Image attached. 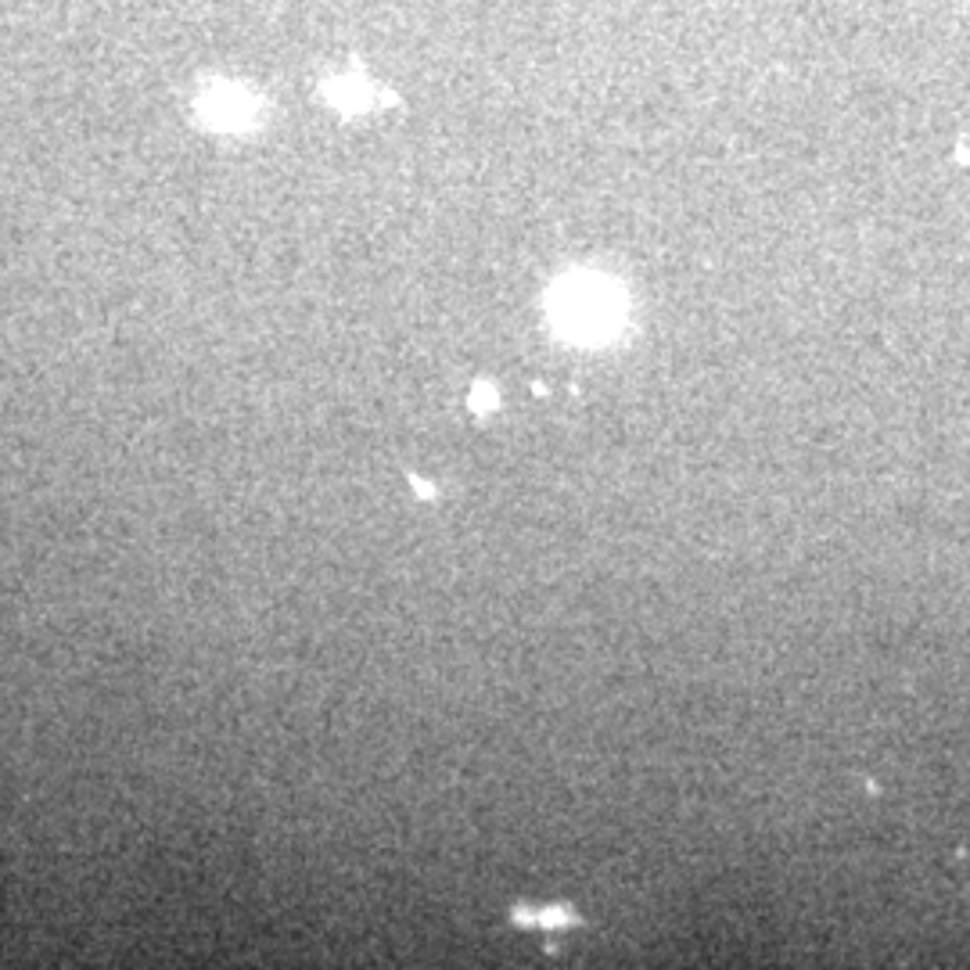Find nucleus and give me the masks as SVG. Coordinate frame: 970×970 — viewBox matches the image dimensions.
<instances>
[{"instance_id": "f257e3e1", "label": "nucleus", "mask_w": 970, "mask_h": 970, "mask_svg": "<svg viewBox=\"0 0 970 970\" xmlns=\"http://www.w3.org/2000/svg\"><path fill=\"white\" fill-rule=\"evenodd\" d=\"M551 317L557 331H565L576 342H604L622 324V299L601 277H571L557 285L551 299Z\"/></svg>"}, {"instance_id": "f03ea898", "label": "nucleus", "mask_w": 970, "mask_h": 970, "mask_svg": "<svg viewBox=\"0 0 970 970\" xmlns=\"http://www.w3.org/2000/svg\"><path fill=\"white\" fill-rule=\"evenodd\" d=\"M198 123L219 134H241L252 130L260 119V101L238 84H213L194 98Z\"/></svg>"}, {"instance_id": "7ed1b4c3", "label": "nucleus", "mask_w": 970, "mask_h": 970, "mask_svg": "<svg viewBox=\"0 0 970 970\" xmlns=\"http://www.w3.org/2000/svg\"><path fill=\"white\" fill-rule=\"evenodd\" d=\"M327 98L342 112H356L370 101V87L360 84V79H338V84H327Z\"/></svg>"}, {"instance_id": "20e7f679", "label": "nucleus", "mask_w": 970, "mask_h": 970, "mask_svg": "<svg viewBox=\"0 0 970 970\" xmlns=\"http://www.w3.org/2000/svg\"><path fill=\"white\" fill-rule=\"evenodd\" d=\"M493 403H496V395H493V392H489V389H486V385H478V389H475V395H471V406H475V411H478V414H486V411H489V406H493Z\"/></svg>"}]
</instances>
